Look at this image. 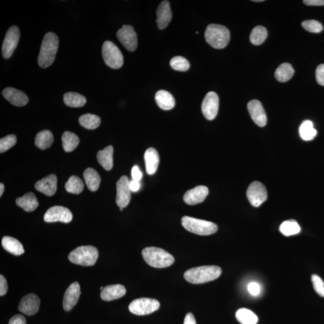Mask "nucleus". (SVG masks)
<instances>
[{
	"label": "nucleus",
	"mask_w": 324,
	"mask_h": 324,
	"mask_svg": "<svg viewBox=\"0 0 324 324\" xmlns=\"http://www.w3.org/2000/svg\"><path fill=\"white\" fill-rule=\"evenodd\" d=\"M59 45V39L54 33L44 35L38 57V64L41 68H48L54 63Z\"/></svg>",
	"instance_id": "f257e3e1"
},
{
	"label": "nucleus",
	"mask_w": 324,
	"mask_h": 324,
	"mask_svg": "<svg viewBox=\"0 0 324 324\" xmlns=\"http://www.w3.org/2000/svg\"><path fill=\"white\" fill-rule=\"evenodd\" d=\"M222 274V270L216 265L201 266L187 270L184 278L192 284H202L216 280Z\"/></svg>",
	"instance_id": "f03ea898"
},
{
	"label": "nucleus",
	"mask_w": 324,
	"mask_h": 324,
	"mask_svg": "<svg viewBox=\"0 0 324 324\" xmlns=\"http://www.w3.org/2000/svg\"><path fill=\"white\" fill-rule=\"evenodd\" d=\"M142 255L148 264L158 269L171 266L175 261L174 256L171 254L158 247L145 248L142 250Z\"/></svg>",
	"instance_id": "7ed1b4c3"
},
{
	"label": "nucleus",
	"mask_w": 324,
	"mask_h": 324,
	"mask_svg": "<svg viewBox=\"0 0 324 324\" xmlns=\"http://www.w3.org/2000/svg\"><path fill=\"white\" fill-rule=\"evenodd\" d=\"M206 42L215 49H221L228 45L230 40V31L219 24H210L205 32Z\"/></svg>",
	"instance_id": "20e7f679"
},
{
	"label": "nucleus",
	"mask_w": 324,
	"mask_h": 324,
	"mask_svg": "<svg viewBox=\"0 0 324 324\" xmlns=\"http://www.w3.org/2000/svg\"><path fill=\"white\" fill-rule=\"evenodd\" d=\"M99 251L92 245L78 247L70 253L69 261L75 264L82 266H93L97 260Z\"/></svg>",
	"instance_id": "39448f33"
},
{
	"label": "nucleus",
	"mask_w": 324,
	"mask_h": 324,
	"mask_svg": "<svg viewBox=\"0 0 324 324\" xmlns=\"http://www.w3.org/2000/svg\"><path fill=\"white\" fill-rule=\"evenodd\" d=\"M181 223L186 230L200 236H209L216 233L218 230L214 223L189 216H184Z\"/></svg>",
	"instance_id": "423d86ee"
},
{
	"label": "nucleus",
	"mask_w": 324,
	"mask_h": 324,
	"mask_svg": "<svg viewBox=\"0 0 324 324\" xmlns=\"http://www.w3.org/2000/svg\"><path fill=\"white\" fill-rule=\"evenodd\" d=\"M102 57L108 67L113 69L121 68L123 64V55L119 47L111 41H106L102 46Z\"/></svg>",
	"instance_id": "0eeeda50"
},
{
	"label": "nucleus",
	"mask_w": 324,
	"mask_h": 324,
	"mask_svg": "<svg viewBox=\"0 0 324 324\" xmlns=\"http://www.w3.org/2000/svg\"><path fill=\"white\" fill-rule=\"evenodd\" d=\"M160 307V303L155 299L141 298L136 299L129 304L128 309L133 314L139 316L149 315Z\"/></svg>",
	"instance_id": "6e6552de"
},
{
	"label": "nucleus",
	"mask_w": 324,
	"mask_h": 324,
	"mask_svg": "<svg viewBox=\"0 0 324 324\" xmlns=\"http://www.w3.org/2000/svg\"><path fill=\"white\" fill-rule=\"evenodd\" d=\"M20 38V31L18 27L12 26L5 35L2 46V54L4 58H9L13 54Z\"/></svg>",
	"instance_id": "1a4fd4ad"
},
{
	"label": "nucleus",
	"mask_w": 324,
	"mask_h": 324,
	"mask_svg": "<svg viewBox=\"0 0 324 324\" xmlns=\"http://www.w3.org/2000/svg\"><path fill=\"white\" fill-rule=\"evenodd\" d=\"M247 197L251 204L258 207L267 200L268 194L264 184L259 181H254L248 187Z\"/></svg>",
	"instance_id": "9d476101"
},
{
	"label": "nucleus",
	"mask_w": 324,
	"mask_h": 324,
	"mask_svg": "<svg viewBox=\"0 0 324 324\" xmlns=\"http://www.w3.org/2000/svg\"><path fill=\"white\" fill-rule=\"evenodd\" d=\"M117 37L127 51H135L138 46V38L133 27L123 26L117 33Z\"/></svg>",
	"instance_id": "9b49d317"
},
{
	"label": "nucleus",
	"mask_w": 324,
	"mask_h": 324,
	"mask_svg": "<svg viewBox=\"0 0 324 324\" xmlns=\"http://www.w3.org/2000/svg\"><path fill=\"white\" fill-rule=\"evenodd\" d=\"M219 107V99L217 94L213 91L206 94L202 103V112L203 116L208 120L216 118Z\"/></svg>",
	"instance_id": "f8f14e48"
},
{
	"label": "nucleus",
	"mask_w": 324,
	"mask_h": 324,
	"mask_svg": "<svg viewBox=\"0 0 324 324\" xmlns=\"http://www.w3.org/2000/svg\"><path fill=\"white\" fill-rule=\"evenodd\" d=\"M130 181L126 176H122L117 183L116 203L120 208L126 207L131 199Z\"/></svg>",
	"instance_id": "ddd939ff"
},
{
	"label": "nucleus",
	"mask_w": 324,
	"mask_h": 324,
	"mask_svg": "<svg viewBox=\"0 0 324 324\" xmlns=\"http://www.w3.org/2000/svg\"><path fill=\"white\" fill-rule=\"evenodd\" d=\"M73 218L71 211L62 206H54L47 209L44 216L46 222H61L68 223L72 221Z\"/></svg>",
	"instance_id": "4468645a"
},
{
	"label": "nucleus",
	"mask_w": 324,
	"mask_h": 324,
	"mask_svg": "<svg viewBox=\"0 0 324 324\" xmlns=\"http://www.w3.org/2000/svg\"><path fill=\"white\" fill-rule=\"evenodd\" d=\"M247 110L254 122L259 127L267 124V117L261 103L258 100H251L247 104Z\"/></svg>",
	"instance_id": "2eb2a0df"
},
{
	"label": "nucleus",
	"mask_w": 324,
	"mask_h": 324,
	"mask_svg": "<svg viewBox=\"0 0 324 324\" xmlns=\"http://www.w3.org/2000/svg\"><path fill=\"white\" fill-rule=\"evenodd\" d=\"M40 300L37 295L30 294L24 296L19 303L18 310L28 316L35 315L39 311Z\"/></svg>",
	"instance_id": "dca6fc26"
},
{
	"label": "nucleus",
	"mask_w": 324,
	"mask_h": 324,
	"mask_svg": "<svg viewBox=\"0 0 324 324\" xmlns=\"http://www.w3.org/2000/svg\"><path fill=\"white\" fill-rule=\"evenodd\" d=\"M81 295L80 285L78 282L72 283L67 289L63 298V308L64 311H71L79 300Z\"/></svg>",
	"instance_id": "f3484780"
},
{
	"label": "nucleus",
	"mask_w": 324,
	"mask_h": 324,
	"mask_svg": "<svg viewBox=\"0 0 324 324\" xmlns=\"http://www.w3.org/2000/svg\"><path fill=\"white\" fill-rule=\"evenodd\" d=\"M208 192V189L206 186H198L187 192L184 195L183 200L187 204L196 205L205 200Z\"/></svg>",
	"instance_id": "a211bd4d"
},
{
	"label": "nucleus",
	"mask_w": 324,
	"mask_h": 324,
	"mask_svg": "<svg viewBox=\"0 0 324 324\" xmlns=\"http://www.w3.org/2000/svg\"><path fill=\"white\" fill-rule=\"evenodd\" d=\"M2 96L11 104L16 107H24L29 103V97L24 92L12 87L5 88L2 91Z\"/></svg>",
	"instance_id": "6ab92c4d"
},
{
	"label": "nucleus",
	"mask_w": 324,
	"mask_h": 324,
	"mask_svg": "<svg viewBox=\"0 0 324 324\" xmlns=\"http://www.w3.org/2000/svg\"><path fill=\"white\" fill-rule=\"evenodd\" d=\"M57 177L54 174H51L38 181L35 184V188L47 196L51 197L57 191Z\"/></svg>",
	"instance_id": "aec40b11"
},
{
	"label": "nucleus",
	"mask_w": 324,
	"mask_h": 324,
	"mask_svg": "<svg viewBox=\"0 0 324 324\" xmlns=\"http://www.w3.org/2000/svg\"><path fill=\"white\" fill-rule=\"evenodd\" d=\"M158 26L159 29L163 30L168 26L172 19L171 7L168 1H163L159 4L157 12Z\"/></svg>",
	"instance_id": "412c9836"
},
{
	"label": "nucleus",
	"mask_w": 324,
	"mask_h": 324,
	"mask_svg": "<svg viewBox=\"0 0 324 324\" xmlns=\"http://www.w3.org/2000/svg\"><path fill=\"white\" fill-rule=\"evenodd\" d=\"M125 293L126 289L124 286L119 284H113L103 287L100 293V297L103 300L110 301L123 297Z\"/></svg>",
	"instance_id": "4be33fe9"
},
{
	"label": "nucleus",
	"mask_w": 324,
	"mask_h": 324,
	"mask_svg": "<svg viewBox=\"0 0 324 324\" xmlns=\"http://www.w3.org/2000/svg\"><path fill=\"white\" fill-rule=\"evenodd\" d=\"M144 160L147 174H155L159 164V156L157 151L153 148L147 149L145 153Z\"/></svg>",
	"instance_id": "5701e85b"
},
{
	"label": "nucleus",
	"mask_w": 324,
	"mask_h": 324,
	"mask_svg": "<svg viewBox=\"0 0 324 324\" xmlns=\"http://www.w3.org/2000/svg\"><path fill=\"white\" fill-rule=\"evenodd\" d=\"M155 99L158 105L162 110H171L175 107V102L174 97L168 91H158L156 94Z\"/></svg>",
	"instance_id": "b1692460"
},
{
	"label": "nucleus",
	"mask_w": 324,
	"mask_h": 324,
	"mask_svg": "<svg viewBox=\"0 0 324 324\" xmlns=\"http://www.w3.org/2000/svg\"><path fill=\"white\" fill-rule=\"evenodd\" d=\"M113 147L110 145L97 153V158L99 163L107 171H110L113 167Z\"/></svg>",
	"instance_id": "393cba45"
},
{
	"label": "nucleus",
	"mask_w": 324,
	"mask_h": 324,
	"mask_svg": "<svg viewBox=\"0 0 324 324\" xmlns=\"http://www.w3.org/2000/svg\"><path fill=\"white\" fill-rule=\"evenodd\" d=\"M2 245L5 250L14 255H21L24 253L23 245L17 239L11 237H4Z\"/></svg>",
	"instance_id": "a878e982"
},
{
	"label": "nucleus",
	"mask_w": 324,
	"mask_h": 324,
	"mask_svg": "<svg viewBox=\"0 0 324 324\" xmlns=\"http://www.w3.org/2000/svg\"><path fill=\"white\" fill-rule=\"evenodd\" d=\"M16 204L27 212L35 211L39 206L37 198L32 192L28 193L23 197L17 198V200H16Z\"/></svg>",
	"instance_id": "bb28decb"
},
{
	"label": "nucleus",
	"mask_w": 324,
	"mask_h": 324,
	"mask_svg": "<svg viewBox=\"0 0 324 324\" xmlns=\"http://www.w3.org/2000/svg\"><path fill=\"white\" fill-rule=\"evenodd\" d=\"M83 178L85 181L86 186L91 192H96L98 190L100 186V177L96 170L89 167L85 169L83 172Z\"/></svg>",
	"instance_id": "cd10ccee"
},
{
	"label": "nucleus",
	"mask_w": 324,
	"mask_h": 324,
	"mask_svg": "<svg viewBox=\"0 0 324 324\" xmlns=\"http://www.w3.org/2000/svg\"><path fill=\"white\" fill-rule=\"evenodd\" d=\"M63 100L64 103L67 106L72 108L82 107L86 102L84 96L80 94L75 93V92H68V93L64 94Z\"/></svg>",
	"instance_id": "c85d7f7f"
},
{
	"label": "nucleus",
	"mask_w": 324,
	"mask_h": 324,
	"mask_svg": "<svg viewBox=\"0 0 324 324\" xmlns=\"http://www.w3.org/2000/svg\"><path fill=\"white\" fill-rule=\"evenodd\" d=\"M54 142V136L51 132L44 130L38 133L35 138V144L41 150H46L51 147Z\"/></svg>",
	"instance_id": "c756f323"
},
{
	"label": "nucleus",
	"mask_w": 324,
	"mask_h": 324,
	"mask_svg": "<svg viewBox=\"0 0 324 324\" xmlns=\"http://www.w3.org/2000/svg\"><path fill=\"white\" fill-rule=\"evenodd\" d=\"M294 70L289 63L282 64L275 72V78L279 82H285L293 77Z\"/></svg>",
	"instance_id": "7c9ffc66"
},
{
	"label": "nucleus",
	"mask_w": 324,
	"mask_h": 324,
	"mask_svg": "<svg viewBox=\"0 0 324 324\" xmlns=\"http://www.w3.org/2000/svg\"><path fill=\"white\" fill-rule=\"evenodd\" d=\"M63 147L65 152H71L78 147L80 144L78 136L71 132H64L62 135Z\"/></svg>",
	"instance_id": "2f4dec72"
},
{
	"label": "nucleus",
	"mask_w": 324,
	"mask_h": 324,
	"mask_svg": "<svg viewBox=\"0 0 324 324\" xmlns=\"http://www.w3.org/2000/svg\"><path fill=\"white\" fill-rule=\"evenodd\" d=\"M236 317L237 321L242 324H256L258 321V317L252 311L245 308L238 310Z\"/></svg>",
	"instance_id": "473e14b6"
},
{
	"label": "nucleus",
	"mask_w": 324,
	"mask_h": 324,
	"mask_svg": "<svg viewBox=\"0 0 324 324\" xmlns=\"http://www.w3.org/2000/svg\"><path fill=\"white\" fill-rule=\"evenodd\" d=\"M301 138L304 141H311L317 135V131L314 127V124L310 120H306L301 124L299 128Z\"/></svg>",
	"instance_id": "72a5a7b5"
},
{
	"label": "nucleus",
	"mask_w": 324,
	"mask_h": 324,
	"mask_svg": "<svg viewBox=\"0 0 324 324\" xmlns=\"http://www.w3.org/2000/svg\"><path fill=\"white\" fill-rule=\"evenodd\" d=\"M79 122L82 127L89 130H93L99 126L101 120L99 117L94 114H86L80 117Z\"/></svg>",
	"instance_id": "f704fd0d"
},
{
	"label": "nucleus",
	"mask_w": 324,
	"mask_h": 324,
	"mask_svg": "<svg viewBox=\"0 0 324 324\" xmlns=\"http://www.w3.org/2000/svg\"><path fill=\"white\" fill-rule=\"evenodd\" d=\"M279 230L284 236L289 237L300 233L301 228L295 220H289L282 223Z\"/></svg>",
	"instance_id": "c9c22d12"
},
{
	"label": "nucleus",
	"mask_w": 324,
	"mask_h": 324,
	"mask_svg": "<svg viewBox=\"0 0 324 324\" xmlns=\"http://www.w3.org/2000/svg\"><path fill=\"white\" fill-rule=\"evenodd\" d=\"M267 36V30L264 27L256 26L250 33V40L254 45H260L266 40Z\"/></svg>",
	"instance_id": "e433bc0d"
},
{
	"label": "nucleus",
	"mask_w": 324,
	"mask_h": 324,
	"mask_svg": "<svg viewBox=\"0 0 324 324\" xmlns=\"http://www.w3.org/2000/svg\"><path fill=\"white\" fill-rule=\"evenodd\" d=\"M83 183L80 178L77 176L73 175L70 177L69 180L65 184V188L67 192L73 194H80L83 191Z\"/></svg>",
	"instance_id": "4c0bfd02"
},
{
	"label": "nucleus",
	"mask_w": 324,
	"mask_h": 324,
	"mask_svg": "<svg viewBox=\"0 0 324 324\" xmlns=\"http://www.w3.org/2000/svg\"><path fill=\"white\" fill-rule=\"evenodd\" d=\"M170 66L175 71L181 72L188 71L190 68L189 61L181 56H177L172 58L170 61Z\"/></svg>",
	"instance_id": "58836bf2"
},
{
	"label": "nucleus",
	"mask_w": 324,
	"mask_h": 324,
	"mask_svg": "<svg viewBox=\"0 0 324 324\" xmlns=\"http://www.w3.org/2000/svg\"><path fill=\"white\" fill-rule=\"evenodd\" d=\"M17 138L14 135H9L0 139V153L6 152L16 144Z\"/></svg>",
	"instance_id": "ea45409f"
},
{
	"label": "nucleus",
	"mask_w": 324,
	"mask_h": 324,
	"mask_svg": "<svg viewBox=\"0 0 324 324\" xmlns=\"http://www.w3.org/2000/svg\"><path fill=\"white\" fill-rule=\"evenodd\" d=\"M301 26L307 32L319 33L323 30V25L319 21L315 20H307L304 21L301 23Z\"/></svg>",
	"instance_id": "a19ab883"
},
{
	"label": "nucleus",
	"mask_w": 324,
	"mask_h": 324,
	"mask_svg": "<svg viewBox=\"0 0 324 324\" xmlns=\"http://www.w3.org/2000/svg\"><path fill=\"white\" fill-rule=\"evenodd\" d=\"M312 282L316 292L321 297H324V282L323 279L319 276L313 275Z\"/></svg>",
	"instance_id": "79ce46f5"
},
{
	"label": "nucleus",
	"mask_w": 324,
	"mask_h": 324,
	"mask_svg": "<svg viewBox=\"0 0 324 324\" xmlns=\"http://www.w3.org/2000/svg\"><path fill=\"white\" fill-rule=\"evenodd\" d=\"M316 79L318 84L324 86V64L317 67L316 70Z\"/></svg>",
	"instance_id": "37998d69"
},
{
	"label": "nucleus",
	"mask_w": 324,
	"mask_h": 324,
	"mask_svg": "<svg viewBox=\"0 0 324 324\" xmlns=\"http://www.w3.org/2000/svg\"><path fill=\"white\" fill-rule=\"evenodd\" d=\"M247 289L251 295L256 296L260 293L261 287L256 282H251L248 284Z\"/></svg>",
	"instance_id": "c03bdc74"
},
{
	"label": "nucleus",
	"mask_w": 324,
	"mask_h": 324,
	"mask_svg": "<svg viewBox=\"0 0 324 324\" xmlns=\"http://www.w3.org/2000/svg\"><path fill=\"white\" fill-rule=\"evenodd\" d=\"M9 324H27V321L23 316L16 315L11 318Z\"/></svg>",
	"instance_id": "a18cd8bd"
},
{
	"label": "nucleus",
	"mask_w": 324,
	"mask_h": 324,
	"mask_svg": "<svg viewBox=\"0 0 324 324\" xmlns=\"http://www.w3.org/2000/svg\"><path fill=\"white\" fill-rule=\"evenodd\" d=\"M8 286L5 278L2 275L0 276V295L3 296L6 294Z\"/></svg>",
	"instance_id": "49530a36"
},
{
	"label": "nucleus",
	"mask_w": 324,
	"mask_h": 324,
	"mask_svg": "<svg viewBox=\"0 0 324 324\" xmlns=\"http://www.w3.org/2000/svg\"><path fill=\"white\" fill-rule=\"evenodd\" d=\"M132 177L133 180L140 181L142 177V174L138 166H134L132 169Z\"/></svg>",
	"instance_id": "de8ad7c7"
},
{
	"label": "nucleus",
	"mask_w": 324,
	"mask_h": 324,
	"mask_svg": "<svg viewBox=\"0 0 324 324\" xmlns=\"http://www.w3.org/2000/svg\"><path fill=\"white\" fill-rule=\"evenodd\" d=\"M304 4L313 6H322L324 5V0H304Z\"/></svg>",
	"instance_id": "09e8293b"
},
{
	"label": "nucleus",
	"mask_w": 324,
	"mask_h": 324,
	"mask_svg": "<svg viewBox=\"0 0 324 324\" xmlns=\"http://www.w3.org/2000/svg\"><path fill=\"white\" fill-rule=\"evenodd\" d=\"M184 324H197L194 315L191 313L187 314L184 318Z\"/></svg>",
	"instance_id": "8fccbe9b"
},
{
	"label": "nucleus",
	"mask_w": 324,
	"mask_h": 324,
	"mask_svg": "<svg viewBox=\"0 0 324 324\" xmlns=\"http://www.w3.org/2000/svg\"><path fill=\"white\" fill-rule=\"evenodd\" d=\"M129 186L131 191L135 192L139 191L140 188V183L139 181L132 180L130 181Z\"/></svg>",
	"instance_id": "3c124183"
},
{
	"label": "nucleus",
	"mask_w": 324,
	"mask_h": 324,
	"mask_svg": "<svg viewBox=\"0 0 324 324\" xmlns=\"http://www.w3.org/2000/svg\"><path fill=\"white\" fill-rule=\"evenodd\" d=\"M4 191V186L2 183L0 184V197H1L3 194Z\"/></svg>",
	"instance_id": "603ef678"
},
{
	"label": "nucleus",
	"mask_w": 324,
	"mask_h": 324,
	"mask_svg": "<svg viewBox=\"0 0 324 324\" xmlns=\"http://www.w3.org/2000/svg\"><path fill=\"white\" fill-rule=\"evenodd\" d=\"M254 2H263L264 0H253Z\"/></svg>",
	"instance_id": "864d4df0"
}]
</instances>
